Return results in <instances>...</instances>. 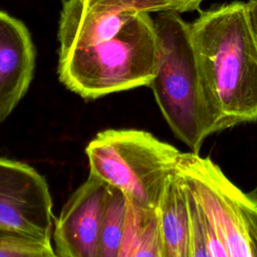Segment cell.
<instances>
[{
    "instance_id": "cell-5",
    "label": "cell",
    "mask_w": 257,
    "mask_h": 257,
    "mask_svg": "<svg viewBox=\"0 0 257 257\" xmlns=\"http://www.w3.org/2000/svg\"><path fill=\"white\" fill-rule=\"evenodd\" d=\"M176 171L213 223L229 257H257V202L199 153H181Z\"/></svg>"
},
{
    "instance_id": "cell-8",
    "label": "cell",
    "mask_w": 257,
    "mask_h": 257,
    "mask_svg": "<svg viewBox=\"0 0 257 257\" xmlns=\"http://www.w3.org/2000/svg\"><path fill=\"white\" fill-rule=\"evenodd\" d=\"M34 66L35 49L28 29L0 10V122L26 93Z\"/></svg>"
},
{
    "instance_id": "cell-7",
    "label": "cell",
    "mask_w": 257,
    "mask_h": 257,
    "mask_svg": "<svg viewBox=\"0 0 257 257\" xmlns=\"http://www.w3.org/2000/svg\"><path fill=\"white\" fill-rule=\"evenodd\" d=\"M107 184L92 174L71 195L55 221L54 252L60 257H98Z\"/></svg>"
},
{
    "instance_id": "cell-6",
    "label": "cell",
    "mask_w": 257,
    "mask_h": 257,
    "mask_svg": "<svg viewBox=\"0 0 257 257\" xmlns=\"http://www.w3.org/2000/svg\"><path fill=\"white\" fill-rule=\"evenodd\" d=\"M52 220L45 179L27 164L0 157V227L51 241Z\"/></svg>"
},
{
    "instance_id": "cell-9",
    "label": "cell",
    "mask_w": 257,
    "mask_h": 257,
    "mask_svg": "<svg viewBox=\"0 0 257 257\" xmlns=\"http://www.w3.org/2000/svg\"><path fill=\"white\" fill-rule=\"evenodd\" d=\"M157 211L164 257H189L187 191L176 170L166 183Z\"/></svg>"
},
{
    "instance_id": "cell-1",
    "label": "cell",
    "mask_w": 257,
    "mask_h": 257,
    "mask_svg": "<svg viewBox=\"0 0 257 257\" xmlns=\"http://www.w3.org/2000/svg\"><path fill=\"white\" fill-rule=\"evenodd\" d=\"M176 11L170 0H63L58 76L85 99L149 86L158 63L150 12Z\"/></svg>"
},
{
    "instance_id": "cell-3",
    "label": "cell",
    "mask_w": 257,
    "mask_h": 257,
    "mask_svg": "<svg viewBox=\"0 0 257 257\" xmlns=\"http://www.w3.org/2000/svg\"><path fill=\"white\" fill-rule=\"evenodd\" d=\"M154 23L158 63L149 86L175 136L199 153L204 140L217 131L205 101L190 24L176 11L159 12Z\"/></svg>"
},
{
    "instance_id": "cell-10",
    "label": "cell",
    "mask_w": 257,
    "mask_h": 257,
    "mask_svg": "<svg viewBox=\"0 0 257 257\" xmlns=\"http://www.w3.org/2000/svg\"><path fill=\"white\" fill-rule=\"evenodd\" d=\"M164 257L157 209L126 200L125 225L118 257Z\"/></svg>"
},
{
    "instance_id": "cell-15",
    "label": "cell",
    "mask_w": 257,
    "mask_h": 257,
    "mask_svg": "<svg viewBox=\"0 0 257 257\" xmlns=\"http://www.w3.org/2000/svg\"><path fill=\"white\" fill-rule=\"evenodd\" d=\"M170 1L177 3L181 7L182 12H185V11H191V10L197 9L203 0H170Z\"/></svg>"
},
{
    "instance_id": "cell-16",
    "label": "cell",
    "mask_w": 257,
    "mask_h": 257,
    "mask_svg": "<svg viewBox=\"0 0 257 257\" xmlns=\"http://www.w3.org/2000/svg\"><path fill=\"white\" fill-rule=\"evenodd\" d=\"M254 200L257 202V193H256V196H255V198H254Z\"/></svg>"
},
{
    "instance_id": "cell-13",
    "label": "cell",
    "mask_w": 257,
    "mask_h": 257,
    "mask_svg": "<svg viewBox=\"0 0 257 257\" xmlns=\"http://www.w3.org/2000/svg\"><path fill=\"white\" fill-rule=\"evenodd\" d=\"M50 240L0 227V257H54Z\"/></svg>"
},
{
    "instance_id": "cell-12",
    "label": "cell",
    "mask_w": 257,
    "mask_h": 257,
    "mask_svg": "<svg viewBox=\"0 0 257 257\" xmlns=\"http://www.w3.org/2000/svg\"><path fill=\"white\" fill-rule=\"evenodd\" d=\"M126 215V198L119 190L107 186L100 232L98 257H118Z\"/></svg>"
},
{
    "instance_id": "cell-11",
    "label": "cell",
    "mask_w": 257,
    "mask_h": 257,
    "mask_svg": "<svg viewBox=\"0 0 257 257\" xmlns=\"http://www.w3.org/2000/svg\"><path fill=\"white\" fill-rule=\"evenodd\" d=\"M186 191L189 211V257H229L213 223L193 195L187 189Z\"/></svg>"
},
{
    "instance_id": "cell-2",
    "label": "cell",
    "mask_w": 257,
    "mask_h": 257,
    "mask_svg": "<svg viewBox=\"0 0 257 257\" xmlns=\"http://www.w3.org/2000/svg\"><path fill=\"white\" fill-rule=\"evenodd\" d=\"M190 29L216 131L257 120V42L246 3L204 11Z\"/></svg>"
},
{
    "instance_id": "cell-4",
    "label": "cell",
    "mask_w": 257,
    "mask_h": 257,
    "mask_svg": "<svg viewBox=\"0 0 257 257\" xmlns=\"http://www.w3.org/2000/svg\"><path fill=\"white\" fill-rule=\"evenodd\" d=\"M85 153L89 174L123 193L141 207L157 209L181 152L142 130H105Z\"/></svg>"
},
{
    "instance_id": "cell-14",
    "label": "cell",
    "mask_w": 257,
    "mask_h": 257,
    "mask_svg": "<svg viewBox=\"0 0 257 257\" xmlns=\"http://www.w3.org/2000/svg\"><path fill=\"white\" fill-rule=\"evenodd\" d=\"M245 3L250 26L257 42V0H248Z\"/></svg>"
}]
</instances>
